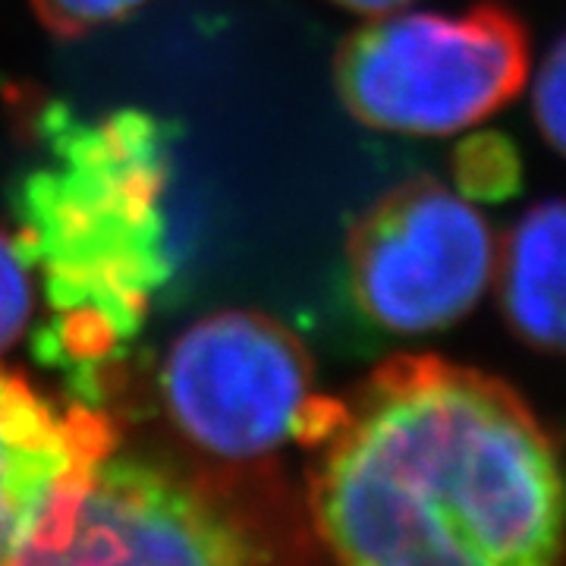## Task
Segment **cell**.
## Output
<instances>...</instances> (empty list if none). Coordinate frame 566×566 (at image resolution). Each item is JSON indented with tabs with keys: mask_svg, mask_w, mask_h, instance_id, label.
<instances>
[{
	"mask_svg": "<svg viewBox=\"0 0 566 566\" xmlns=\"http://www.w3.org/2000/svg\"><path fill=\"white\" fill-rule=\"evenodd\" d=\"M41 25L61 39H82L111 22L126 20L148 0H29Z\"/></svg>",
	"mask_w": 566,
	"mask_h": 566,
	"instance_id": "obj_11",
	"label": "cell"
},
{
	"mask_svg": "<svg viewBox=\"0 0 566 566\" xmlns=\"http://www.w3.org/2000/svg\"><path fill=\"white\" fill-rule=\"evenodd\" d=\"M457 177L460 186L469 196H506L516 189L520 177V164L513 148L497 136H482V139L469 142L460 158H457Z\"/></svg>",
	"mask_w": 566,
	"mask_h": 566,
	"instance_id": "obj_10",
	"label": "cell"
},
{
	"mask_svg": "<svg viewBox=\"0 0 566 566\" xmlns=\"http://www.w3.org/2000/svg\"><path fill=\"white\" fill-rule=\"evenodd\" d=\"M117 447L92 406H57L0 371V566H22L70 528L95 469Z\"/></svg>",
	"mask_w": 566,
	"mask_h": 566,
	"instance_id": "obj_7",
	"label": "cell"
},
{
	"mask_svg": "<svg viewBox=\"0 0 566 566\" xmlns=\"http://www.w3.org/2000/svg\"><path fill=\"white\" fill-rule=\"evenodd\" d=\"M564 205L528 208L497 245L494 281L510 327L538 353L564 346Z\"/></svg>",
	"mask_w": 566,
	"mask_h": 566,
	"instance_id": "obj_8",
	"label": "cell"
},
{
	"mask_svg": "<svg viewBox=\"0 0 566 566\" xmlns=\"http://www.w3.org/2000/svg\"><path fill=\"white\" fill-rule=\"evenodd\" d=\"M303 447L312 523L340 566H560L557 447L501 378L387 359L324 397Z\"/></svg>",
	"mask_w": 566,
	"mask_h": 566,
	"instance_id": "obj_1",
	"label": "cell"
},
{
	"mask_svg": "<svg viewBox=\"0 0 566 566\" xmlns=\"http://www.w3.org/2000/svg\"><path fill=\"white\" fill-rule=\"evenodd\" d=\"M35 312V271L17 237L0 230V356L25 334Z\"/></svg>",
	"mask_w": 566,
	"mask_h": 566,
	"instance_id": "obj_9",
	"label": "cell"
},
{
	"mask_svg": "<svg viewBox=\"0 0 566 566\" xmlns=\"http://www.w3.org/2000/svg\"><path fill=\"white\" fill-rule=\"evenodd\" d=\"M161 400L196 450L252 463L303 438L318 394L308 349L286 324L227 308L186 327L167 349Z\"/></svg>",
	"mask_w": 566,
	"mask_h": 566,
	"instance_id": "obj_5",
	"label": "cell"
},
{
	"mask_svg": "<svg viewBox=\"0 0 566 566\" xmlns=\"http://www.w3.org/2000/svg\"><path fill=\"white\" fill-rule=\"evenodd\" d=\"M349 286L365 318L394 334L444 331L494 283L497 243L479 208L431 177L400 182L346 240Z\"/></svg>",
	"mask_w": 566,
	"mask_h": 566,
	"instance_id": "obj_6",
	"label": "cell"
},
{
	"mask_svg": "<svg viewBox=\"0 0 566 566\" xmlns=\"http://www.w3.org/2000/svg\"><path fill=\"white\" fill-rule=\"evenodd\" d=\"M566 51L564 41H554L547 57L535 73V85H532V111H535V123L538 133L545 136L551 151L564 148V129H566Z\"/></svg>",
	"mask_w": 566,
	"mask_h": 566,
	"instance_id": "obj_12",
	"label": "cell"
},
{
	"mask_svg": "<svg viewBox=\"0 0 566 566\" xmlns=\"http://www.w3.org/2000/svg\"><path fill=\"white\" fill-rule=\"evenodd\" d=\"M22 566H296V551L240 491L114 447L70 528Z\"/></svg>",
	"mask_w": 566,
	"mask_h": 566,
	"instance_id": "obj_4",
	"label": "cell"
},
{
	"mask_svg": "<svg viewBox=\"0 0 566 566\" xmlns=\"http://www.w3.org/2000/svg\"><path fill=\"white\" fill-rule=\"evenodd\" d=\"M334 3H340L344 10H353L359 17H385V13L403 10L412 0H334Z\"/></svg>",
	"mask_w": 566,
	"mask_h": 566,
	"instance_id": "obj_13",
	"label": "cell"
},
{
	"mask_svg": "<svg viewBox=\"0 0 566 566\" xmlns=\"http://www.w3.org/2000/svg\"><path fill=\"white\" fill-rule=\"evenodd\" d=\"M528 35L497 3L469 13L371 17L337 54V92L365 126L453 136L497 114L526 85Z\"/></svg>",
	"mask_w": 566,
	"mask_h": 566,
	"instance_id": "obj_3",
	"label": "cell"
},
{
	"mask_svg": "<svg viewBox=\"0 0 566 566\" xmlns=\"http://www.w3.org/2000/svg\"><path fill=\"white\" fill-rule=\"evenodd\" d=\"M41 126L48 161L22 182L17 240L54 315L41 353L92 375L139 334L170 277V151L142 111L80 120L54 107Z\"/></svg>",
	"mask_w": 566,
	"mask_h": 566,
	"instance_id": "obj_2",
	"label": "cell"
}]
</instances>
